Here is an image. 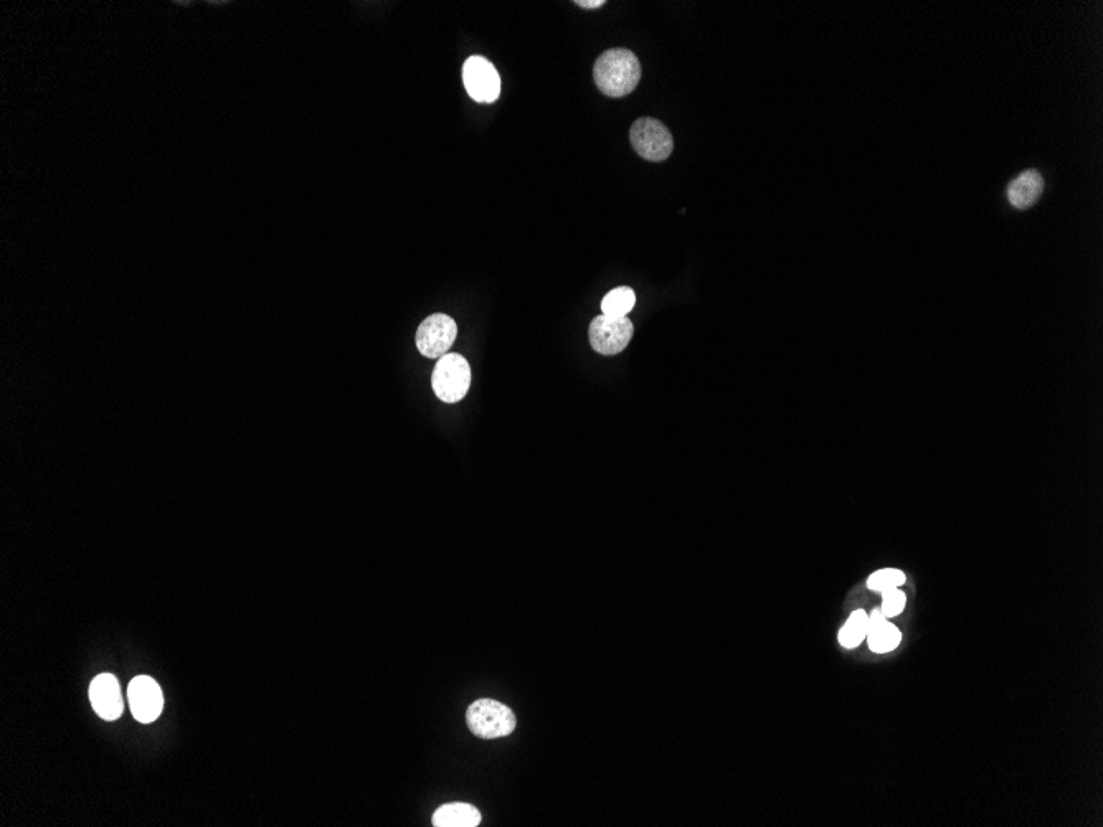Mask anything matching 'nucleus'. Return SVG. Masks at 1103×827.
<instances>
[{"label": "nucleus", "mask_w": 1103, "mask_h": 827, "mask_svg": "<svg viewBox=\"0 0 1103 827\" xmlns=\"http://www.w3.org/2000/svg\"><path fill=\"white\" fill-rule=\"evenodd\" d=\"M593 78L603 95L623 98L635 91L641 80L640 60L626 48H611L598 58Z\"/></svg>", "instance_id": "nucleus-1"}, {"label": "nucleus", "mask_w": 1103, "mask_h": 827, "mask_svg": "<svg viewBox=\"0 0 1103 827\" xmlns=\"http://www.w3.org/2000/svg\"><path fill=\"white\" fill-rule=\"evenodd\" d=\"M466 722L476 737L496 740L516 730V715L498 700L481 699L469 705Z\"/></svg>", "instance_id": "nucleus-2"}, {"label": "nucleus", "mask_w": 1103, "mask_h": 827, "mask_svg": "<svg viewBox=\"0 0 1103 827\" xmlns=\"http://www.w3.org/2000/svg\"><path fill=\"white\" fill-rule=\"evenodd\" d=\"M431 385L441 402H461L471 385V367L463 355L448 352L436 362Z\"/></svg>", "instance_id": "nucleus-3"}, {"label": "nucleus", "mask_w": 1103, "mask_h": 827, "mask_svg": "<svg viewBox=\"0 0 1103 827\" xmlns=\"http://www.w3.org/2000/svg\"><path fill=\"white\" fill-rule=\"evenodd\" d=\"M630 141L646 161L663 162L673 154V136L658 119L640 118L635 121L630 129Z\"/></svg>", "instance_id": "nucleus-4"}, {"label": "nucleus", "mask_w": 1103, "mask_h": 827, "mask_svg": "<svg viewBox=\"0 0 1103 827\" xmlns=\"http://www.w3.org/2000/svg\"><path fill=\"white\" fill-rule=\"evenodd\" d=\"M635 334L633 322L628 317L602 316L595 317L590 329L588 339L593 349L598 354L616 355L628 347Z\"/></svg>", "instance_id": "nucleus-5"}, {"label": "nucleus", "mask_w": 1103, "mask_h": 827, "mask_svg": "<svg viewBox=\"0 0 1103 827\" xmlns=\"http://www.w3.org/2000/svg\"><path fill=\"white\" fill-rule=\"evenodd\" d=\"M463 83L476 103H494L501 95V76L488 58L469 57L463 65Z\"/></svg>", "instance_id": "nucleus-6"}, {"label": "nucleus", "mask_w": 1103, "mask_h": 827, "mask_svg": "<svg viewBox=\"0 0 1103 827\" xmlns=\"http://www.w3.org/2000/svg\"><path fill=\"white\" fill-rule=\"evenodd\" d=\"M458 336L455 319L448 314H433L420 324L417 331V347L428 359H440L448 354Z\"/></svg>", "instance_id": "nucleus-7"}, {"label": "nucleus", "mask_w": 1103, "mask_h": 827, "mask_svg": "<svg viewBox=\"0 0 1103 827\" xmlns=\"http://www.w3.org/2000/svg\"><path fill=\"white\" fill-rule=\"evenodd\" d=\"M129 705L134 719L141 724H152L161 715L164 695L161 686L152 677L139 676L128 687Z\"/></svg>", "instance_id": "nucleus-8"}, {"label": "nucleus", "mask_w": 1103, "mask_h": 827, "mask_svg": "<svg viewBox=\"0 0 1103 827\" xmlns=\"http://www.w3.org/2000/svg\"><path fill=\"white\" fill-rule=\"evenodd\" d=\"M90 700L101 719L113 722L123 714V697L119 682L113 674H100L91 682Z\"/></svg>", "instance_id": "nucleus-9"}, {"label": "nucleus", "mask_w": 1103, "mask_h": 827, "mask_svg": "<svg viewBox=\"0 0 1103 827\" xmlns=\"http://www.w3.org/2000/svg\"><path fill=\"white\" fill-rule=\"evenodd\" d=\"M1044 192V177L1036 169H1028L1014 177L1008 184L1006 195L1009 204L1018 210H1028L1037 200L1041 199Z\"/></svg>", "instance_id": "nucleus-10"}, {"label": "nucleus", "mask_w": 1103, "mask_h": 827, "mask_svg": "<svg viewBox=\"0 0 1103 827\" xmlns=\"http://www.w3.org/2000/svg\"><path fill=\"white\" fill-rule=\"evenodd\" d=\"M431 821L435 827H476L481 823V813L473 804H443L436 809Z\"/></svg>", "instance_id": "nucleus-11"}, {"label": "nucleus", "mask_w": 1103, "mask_h": 827, "mask_svg": "<svg viewBox=\"0 0 1103 827\" xmlns=\"http://www.w3.org/2000/svg\"><path fill=\"white\" fill-rule=\"evenodd\" d=\"M867 641H869V648L874 653L884 654L894 651L900 644L902 634L899 629L895 628L894 624H890L889 621H881V623L869 624L867 628Z\"/></svg>", "instance_id": "nucleus-12"}, {"label": "nucleus", "mask_w": 1103, "mask_h": 827, "mask_svg": "<svg viewBox=\"0 0 1103 827\" xmlns=\"http://www.w3.org/2000/svg\"><path fill=\"white\" fill-rule=\"evenodd\" d=\"M635 304V291L628 286H620L603 298L602 311L605 316L626 317L633 311Z\"/></svg>", "instance_id": "nucleus-13"}, {"label": "nucleus", "mask_w": 1103, "mask_h": 827, "mask_svg": "<svg viewBox=\"0 0 1103 827\" xmlns=\"http://www.w3.org/2000/svg\"><path fill=\"white\" fill-rule=\"evenodd\" d=\"M867 628H869V615L866 611H854L853 615L849 616L848 623L844 624L839 631V643L843 644L844 648H856L866 639Z\"/></svg>", "instance_id": "nucleus-14"}, {"label": "nucleus", "mask_w": 1103, "mask_h": 827, "mask_svg": "<svg viewBox=\"0 0 1103 827\" xmlns=\"http://www.w3.org/2000/svg\"><path fill=\"white\" fill-rule=\"evenodd\" d=\"M905 575L900 570H894V568H886V570H879V572L872 573L871 578L867 580V586L869 590L877 591L882 596L889 595L890 591L897 590L900 585H904Z\"/></svg>", "instance_id": "nucleus-15"}, {"label": "nucleus", "mask_w": 1103, "mask_h": 827, "mask_svg": "<svg viewBox=\"0 0 1103 827\" xmlns=\"http://www.w3.org/2000/svg\"><path fill=\"white\" fill-rule=\"evenodd\" d=\"M882 606L879 610L882 611V615L886 618H894L899 616L905 608V593L897 588V590L890 591L889 595L882 596Z\"/></svg>", "instance_id": "nucleus-16"}, {"label": "nucleus", "mask_w": 1103, "mask_h": 827, "mask_svg": "<svg viewBox=\"0 0 1103 827\" xmlns=\"http://www.w3.org/2000/svg\"><path fill=\"white\" fill-rule=\"evenodd\" d=\"M575 4L582 7V9H598V7L605 5V2L603 0H577Z\"/></svg>", "instance_id": "nucleus-17"}]
</instances>
